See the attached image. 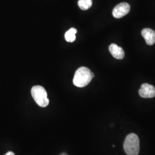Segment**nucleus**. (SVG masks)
<instances>
[{"label": "nucleus", "instance_id": "f257e3e1", "mask_svg": "<svg viewBox=\"0 0 155 155\" xmlns=\"http://www.w3.org/2000/svg\"><path fill=\"white\" fill-rule=\"evenodd\" d=\"M94 77V74L90 69L85 67H81L75 73L73 83L77 87H83L88 85Z\"/></svg>", "mask_w": 155, "mask_h": 155}, {"label": "nucleus", "instance_id": "f03ea898", "mask_svg": "<svg viewBox=\"0 0 155 155\" xmlns=\"http://www.w3.org/2000/svg\"><path fill=\"white\" fill-rule=\"evenodd\" d=\"M124 149L127 155H138L140 152L139 137L134 133L128 134L124 143Z\"/></svg>", "mask_w": 155, "mask_h": 155}, {"label": "nucleus", "instance_id": "7ed1b4c3", "mask_svg": "<svg viewBox=\"0 0 155 155\" xmlns=\"http://www.w3.org/2000/svg\"><path fill=\"white\" fill-rule=\"evenodd\" d=\"M31 94L33 100L40 107H45L48 105L50 101L47 97L45 89L41 86H33L31 90Z\"/></svg>", "mask_w": 155, "mask_h": 155}, {"label": "nucleus", "instance_id": "20e7f679", "mask_svg": "<svg viewBox=\"0 0 155 155\" xmlns=\"http://www.w3.org/2000/svg\"><path fill=\"white\" fill-rule=\"evenodd\" d=\"M130 10V6L127 2H122L119 4L113 9V16L116 18H120L125 16Z\"/></svg>", "mask_w": 155, "mask_h": 155}, {"label": "nucleus", "instance_id": "39448f33", "mask_svg": "<svg viewBox=\"0 0 155 155\" xmlns=\"http://www.w3.org/2000/svg\"><path fill=\"white\" fill-rule=\"evenodd\" d=\"M139 93L140 97L144 98H153L155 97V87L148 83H144L139 90Z\"/></svg>", "mask_w": 155, "mask_h": 155}, {"label": "nucleus", "instance_id": "423d86ee", "mask_svg": "<svg viewBox=\"0 0 155 155\" xmlns=\"http://www.w3.org/2000/svg\"><path fill=\"white\" fill-rule=\"evenodd\" d=\"M141 35L147 44L152 45L155 43V31L150 28H144L141 31Z\"/></svg>", "mask_w": 155, "mask_h": 155}, {"label": "nucleus", "instance_id": "0eeeda50", "mask_svg": "<svg viewBox=\"0 0 155 155\" xmlns=\"http://www.w3.org/2000/svg\"><path fill=\"white\" fill-rule=\"evenodd\" d=\"M111 55L117 59H122L124 58L125 53L121 47L116 44H111L109 47Z\"/></svg>", "mask_w": 155, "mask_h": 155}, {"label": "nucleus", "instance_id": "6e6552de", "mask_svg": "<svg viewBox=\"0 0 155 155\" xmlns=\"http://www.w3.org/2000/svg\"><path fill=\"white\" fill-rule=\"evenodd\" d=\"M77 33V30L75 28H72L70 29L66 33H65L64 37L67 42L72 43L76 39V33Z\"/></svg>", "mask_w": 155, "mask_h": 155}, {"label": "nucleus", "instance_id": "1a4fd4ad", "mask_svg": "<svg viewBox=\"0 0 155 155\" xmlns=\"http://www.w3.org/2000/svg\"><path fill=\"white\" fill-rule=\"evenodd\" d=\"M92 0H79L78 6L83 11L89 9L92 6Z\"/></svg>", "mask_w": 155, "mask_h": 155}, {"label": "nucleus", "instance_id": "9d476101", "mask_svg": "<svg viewBox=\"0 0 155 155\" xmlns=\"http://www.w3.org/2000/svg\"><path fill=\"white\" fill-rule=\"evenodd\" d=\"M5 155H15V154L13 152H8Z\"/></svg>", "mask_w": 155, "mask_h": 155}, {"label": "nucleus", "instance_id": "9b49d317", "mask_svg": "<svg viewBox=\"0 0 155 155\" xmlns=\"http://www.w3.org/2000/svg\"><path fill=\"white\" fill-rule=\"evenodd\" d=\"M60 155H68V154H67L66 153H62Z\"/></svg>", "mask_w": 155, "mask_h": 155}]
</instances>
